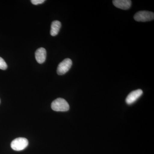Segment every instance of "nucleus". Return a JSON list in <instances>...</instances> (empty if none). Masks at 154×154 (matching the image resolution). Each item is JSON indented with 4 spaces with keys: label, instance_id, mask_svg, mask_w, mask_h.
<instances>
[{
    "label": "nucleus",
    "instance_id": "1",
    "mask_svg": "<svg viewBox=\"0 0 154 154\" xmlns=\"http://www.w3.org/2000/svg\"><path fill=\"white\" fill-rule=\"evenodd\" d=\"M51 108L56 111H67L69 109L68 103L62 98H57L51 103Z\"/></svg>",
    "mask_w": 154,
    "mask_h": 154
},
{
    "label": "nucleus",
    "instance_id": "2",
    "mask_svg": "<svg viewBox=\"0 0 154 154\" xmlns=\"http://www.w3.org/2000/svg\"><path fill=\"white\" fill-rule=\"evenodd\" d=\"M134 18L137 22H149L154 20V14L149 11H139L135 14Z\"/></svg>",
    "mask_w": 154,
    "mask_h": 154
},
{
    "label": "nucleus",
    "instance_id": "3",
    "mask_svg": "<svg viewBox=\"0 0 154 154\" xmlns=\"http://www.w3.org/2000/svg\"><path fill=\"white\" fill-rule=\"evenodd\" d=\"M28 145V141L24 137H19L12 141L11 147L14 150L19 151L22 150L27 147Z\"/></svg>",
    "mask_w": 154,
    "mask_h": 154
},
{
    "label": "nucleus",
    "instance_id": "4",
    "mask_svg": "<svg viewBox=\"0 0 154 154\" xmlns=\"http://www.w3.org/2000/svg\"><path fill=\"white\" fill-rule=\"evenodd\" d=\"M72 62L69 58L65 59L58 65L57 73L59 75H63L66 73L71 67Z\"/></svg>",
    "mask_w": 154,
    "mask_h": 154
},
{
    "label": "nucleus",
    "instance_id": "5",
    "mask_svg": "<svg viewBox=\"0 0 154 154\" xmlns=\"http://www.w3.org/2000/svg\"><path fill=\"white\" fill-rule=\"evenodd\" d=\"M143 94V92L140 89L133 91L126 97L125 102L128 105H131L135 102L142 96Z\"/></svg>",
    "mask_w": 154,
    "mask_h": 154
},
{
    "label": "nucleus",
    "instance_id": "6",
    "mask_svg": "<svg viewBox=\"0 0 154 154\" xmlns=\"http://www.w3.org/2000/svg\"><path fill=\"white\" fill-rule=\"evenodd\" d=\"M113 3L116 8L124 10H128L131 5V1L130 0H114Z\"/></svg>",
    "mask_w": 154,
    "mask_h": 154
},
{
    "label": "nucleus",
    "instance_id": "7",
    "mask_svg": "<svg viewBox=\"0 0 154 154\" xmlns=\"http://www.w3.org/2000/svg\"><path fill=\"white\" fill-rule=\"evenodd\" d=\"M46 50L43 48H38L35 52V58L38 63H43L46 59Z\"/></svg>",
    "mask_w": 154,
    "mask_h": 154
},
{
    "label": "nucleus",
    "instance_id": "8",
    "mask_svg": "<svg viewBox=\"0 0 154 154\" xmlns=\"http://www.w3.org/2000/svg\"><path fill=\"white\" fill-rule=\"evenodd\" d=\"M61 24L58 21H53L51 23V28L50 34L52 36H55L57 35L59 32Z\"/></svg>",
    "mask_w": 154,
    "mask_h": 154
},
{
    "label": "nucleus",
    "instance_id": "9",
    "mask_svg": "<svg viewBox=\"0 0 154 154\" xmlns=\"http://www.w3.org/2000/svg\"><path fill=\"white\" fill-rule=\"evenodd\" d=\"M8 68V65L2 58L0 57V69L5 70Z\"/></svg>",
    "mask_w": 154,
    "mask_h": 154
},
{
    "label": "nucleus",
    "instance_id": "10",
    "mask_svg": "<svg viewBox=\"0 0 154 154\" xmlns=\"http://www.w3.org/2000/svg\"><path fill=\"white\" fill-rule=\"evenodd\" d=\"M45 2V0H32V1H31V3L33 5H35L42 4V3H44Z\"/></svg>",
    "mask_w": 154,
    "mask_h": 154
},
{
    "label": "nucleus",
    "instance_id": "11",
    "mask_svg": "<svg viewBox=\"0 0 154 154\" xmlns=\"http://www.w3.org/2000/svg\"><path fill=\"white\" fill-rule=\"evenodd\" d=\"M0 103H1V100H0Z\"/></svg>",
    "mask_w": 154,
    "mask_h": 154
}]
</instances>
